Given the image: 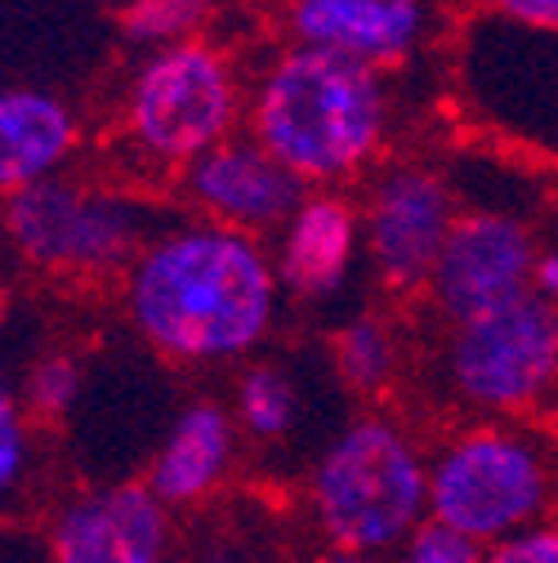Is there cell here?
Returning <instances> with one entry per match:
<instances>
[{
  "instance_id": "cell-1",
  "label": "cell",
  "mask_w": 558,
  "mask_h": 563,
  "mask_svg": "<svg viewBox=\"0 0 558 563\" xmlns=\"http://www.w3.org/2000/svg\"><path fill=\"white\" fill-rule=\"evenodd\" d=\"M272 260L246 233L188 224L153 238L125 268L134 331L170 363H228L264 344L277 322Z\"/></svg>"
},
{
  "instance_id": "cell-2",
  "label": "cell",
  "mask_w": 558,
  "mask_h": 563,
  "mask_svg": "<svg viewBox=\"0 0 558 563\" xmlns=\"http://www.w3.org/2000/svg\"><path fill=\"white\" fill-rule=\"evenodd\" d=\"M389 99L376 67L291 45L259 77L250 139L304 184L358 175L384 144Z\"/></svg>"
},
{
  "instance_id": "cell-3",
  "label": "cell",
  "mask_w": 558,
  "mask_h": 563,
  "mask_svg": "<svg viewBox=\"0 0 558 563\" xmlns=\"http://www.w3.org/2000/svg\"><path fill=\"white\" fill-rule=\"evenodd\" d=\"M309 515L326 545L389 559L429 519V452L393 416L348 420L309 474Z\"/></svg>"
},
{
  "instance_id": "cell-4",
  "label": "cell",
  "mask_w": 558,
  "mask_h": 563,
  "mask_svg": "<svg viewBox=\"0 0 558 563\" xmlns=\"http://www.w3.org/2000/svg\"><path fill=\"white\" fill-rule=\"evenodd\" d=\"M554 470L545 448L501 420L451 434L429 456V519L492 545L545 519Z\"/></svg>"
},
{
  "instance_id": "cell-5",
  "label": "cell",
  "mask_w": 558,
  "mask_h": 563,
  "mask_svg": "<svg viewBox=\"0 0 558 563\" xmlns=\"http://www.w3.org/2000/svg\"><path fill=\"white\" fill-rule=\"evenodd\" d=\"M242 117L233 58L211 41L153 49L125 95V130L138 153L188 170L197 157L228 144Z\"/></svg>"
},
{
  "instance_id": "cell-6",
  "label": "cell",
  "mask_w": 558,
  "mask_h": 563,
  "mask_svg": "<svg viewBox=\"0 0 558 563\" xmlns=\"http://www.w3.org/2000/svg\"><path fill=\"white\" fill-rule=\"evenodd\" d=\"M447 389L478 416H518L558 385V305L527 291L523 300L451 327Z\"/></svg>"
},
{
  "instance_id": "cell-7",
  "label": "cell",
  "mask_w": 558,
  "mask_h": 563,
  "mask_svg": "<svg viewBox=\"0 0 558 563\" xmlns=\"http://www.w3.org/2000/svg\"><path fill=\"white\" fill-rule=\"evenodd\" d=\"M5 229L19 255L49 273L103 277L138 260L144 220L138 210L103 188L77 179H41L5 201Z\"/></svg>"
},
{
  "instance_id": "cell-8",
  "label": "cell",
  "mask_w": 558,
  "mask_h": 563,
  "mask_svg": "<svg viewBox=\"0 0 558 563\" xmlns=\"http://www.w3.org/2000/svg\"><path fill=\"white\" fill-rule=\"evenodd\" d=\"M532 233L501 210H465L451 224V238L429 273V296L438 313L460 327L492 309H505L532 291L536 268Z\"/></svg>"
},
{
  "instance_id": "cell-9",
  "label": "cell",
  "mask_w": 558,
  "mask_h": 563,
  "mask_svg": "<svg viewBox=\"0 0 558 563\" xmlns=\"http://www.w3.org/2000/svg\"><path fill=\"white\" fill-rule=\"evenodd\" d=\"M456 216L460 210L451 201V188L425 166H393L371 184L362 242L389 291L429 287V273L451 238Z\"/></svg>"
},
{
  "instance_id": "cell-10",
  "label": "cell",
  "mask_w": 558,
  "mask_h": 563,
  "mask_svg": "<svg viewBox=\"0 0 558 563\" xmlns=\"http://www.w3.org/2000/svg\"><path fill=\"white\" fill-rule=\"evenodd\" d=\"M175 510L148 483H103L63 501L49 523V563H170Z\"/></svg>"
},
{
  "instance_id": "cell-11",
  "label": "cell",
  "mask_w": 558,
  "mask_h": 563,
  "mask_svg": "<svg viewBox=\"0 0 558 563\" xmlns=\"http://www.w3.org/2000/svg\"><path fill=\"white\" fill-rule=\"evenodd\" d=\"M183 192L211 224L255 238L282 229L295 216L304 201V179H295L255 139H228L183 170Z\"/></svg>"
},
{
  "instance_id": "cell-12",
  "label": "cell",
  "mask_w": 558,
  "mask_h": 563,
  "mask_svg": "<svg viewBox=\"0 0 558 563\" xmlns=\"http://www.w3.org/2000/svg\"><path fill=\"white\" fill-rule=\"evenodd\" d=\"M291 36L362 67L406 58L425 36V0H291Z\"/></svg>"
},
{
  "instance_id": "cell-13",
  "label": "cell",
  "mask_w": 558,
  "mask_h": 563,
  "mask_svg": "<svg viewBox=\"0 0 558 563\" xmlns=\"http://www.w3.org/2000/svg\"><path fill=\"white\" fill-rule=\"evenodd\" d=\"M358 246H362L358 206L335 192H309L295 216L282 224V238H277V255H272L277 282H282L287 296L326 300L354 273Z\"/></svg>"
},
{
  "instance_id": "cell-14",
  "label": "cell",
  "mask_w": 558,
  "mask_h": 563,
  "mask_svg": "<svg viewBox=\"0 0 558 563\" xmlns=\"http://www.w3.org/2000/svg\"><path fill=\"white\" fill-rule=\"evenodd\" d=\"M237 420L220 402H188L175 426L166 430L153 465H148V487L166 510H192L211 501L233 474L237 461Z\"/></svg>"
},
{
  "instance_id": "cell-15",
  "label": "cell",
  "mask_w": 558,
  "mask_h": 563,
  "mask_svg": "<svg viewBox=\"0 0 558 563\" xmlns=\"http://www.w3.org/2000/svg\"><path fill=\"white\" fill-rule=\"evenodd\" d=\"M77 148V112L45 90L0 95V197L54 179Z\"/></svg>"
},
{
  "instance_id": "cell-16",
  "label": "cell",
  "mask_w": 558,
  "mask_h": 563,
  "mask_svg": "<svg viewBox=\"0 0 558 563\" xmlns=\"http://www.w3.org/2000/svg\"><path fill=\"white\" fill-rule=\"evenodd\" d=\"M295 416H300V394L282 367L255 363L242 372L237 394H233V420L246 439L282 443L295 430Z\"/></svg>"
},
{
  "instance_id": "cell-17",
  "label": "cell",
  "mask_w": 558,
  "mask_h": 563,
  "mask_svg": "<svg viewBox=\"0 0 558 563\" xmlns=\"http://www.w3.org/2000/svg\"><path fill=\"white\" fill-rule=\"evenodd\" d=\"M335 372L348 389L380 394L398 376V335L376 313L344 322L335 335Z\"/></svg>"
},
{
  "instance_id": "cell-18",
  "label": "cell",
  "mask_w": 558,
  "mask_h": 563,
  "mask_svg": "<svg viewBox=\"0 0 558 563\" xmlns=\"http://www.w3.org/2000/svg\"><path fill=\"white\" fill-rule=\"evenodd\" d=\"M205 14H211V0H130L121 10V32L138 45H183L197 41Z\"/></svg>"
},
{
  "instance_id": "cell-19",
  "label": "cell",
  "mask_w": 558,
  "mask_h": 563,
  "mask_svg": "<svg viewBox=\"0 0 558 563\" xmlns=\"http://www.w3.org/2000/svg\"><path fill=\"white\" fill-rule=\"evenodd\" d=\"M81 398V367L72 354H45L23 380L27 420H63Z\"/></svg>"
},
{
  "instance_id": "cell-20",
  "label": "cell",
  "mask_w": 558,
  "mask_h": 563,
  "mask_svg": "<svg viewBox=\"0 0 558 563\" xmlns=\"http://www.w3.org/2000/svg\"><path fill=\"white\" fill-rule=\"evenodd\" d=\"M32 470V420L23 411V398L0 376V506L19 497Z\"/></svg>"
},
{
  "instance_id": "cell-21",
  "label": "cell",
  "mask_w": 558,
  "mask_h": 563,
  "mask_svg": "<svg viewBox=\"0 0 558 563\" xmlns=\"http://www.w3.org/2000/svg\"><path fill=\"white\" fill-rule=\"evenodd\" d=\"M482 550L487 545H478L473 537H465L438 519H425L389 554V563H482Z\"/></svg>"
},
{
  "instance_id": "cell-22",
  "label": "cell",
  "mask_w": 558,
  "mask_h": 563,
  "mask_svg": "<svg viewBox=\"0 0 558 563\" xmlns=\"http://www.w3.org/2000/svg\"><path fill=\"white\" fill-rule=\"evenodd\" d=\"M482 563H558V519H536L482 550Z\"/></svg>"
},
{
  "instance_id": "cell-23",
  "label": "cell",
  "mask_w": 558,
  "mask_h": 563,
  "mask_svg": "<svg viewBox=\"0 0 558 563\" xmlns=\"http://www.w3.org/2000/svg\"><path fill=\"white\" fill-rule=\"evenodd\" d=\"M501 10L532 27H558V0H501Z\"/></svg>"
},
{
  "instance_id": "cell-24",
  "label": "cell",
  "mask_w": 558,
  "mask_h": 563,
  "mask_svg": "<svg viewBox=\"0 0 558 563\" xmlns=\"http://www.w3.org/2000/svg\"><path fill=\"white\" fill-rule=\"evenodd\" d=\"M532 291L549 305H558V251H540L532 268Z\"/></svg>"
},
{
  "instance_id": "cell-25",
  "label": "cell",
  "mask_w": 558,
  "mask_h": 563,
  "mask_svg": "<svg viewBox=\"0 0 558 563\" xmlns=\"http://www.w3.org/2000/svg\"><path fill=\"white\" fill-rule=\"evenodd\" d=\"M304 563H389V559L358 554V550H339V545H322V550H317V554H309Z\"/></svg>"
}]
</instances>
